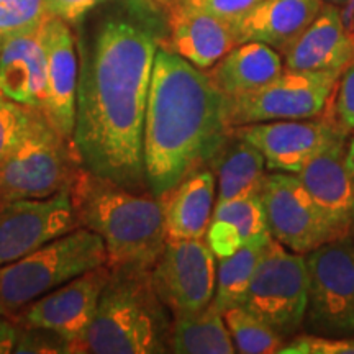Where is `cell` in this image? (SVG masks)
Instances as JSON below:
<instances>
[{"label": "cell", "mask_w": 354, "mask_h": 354, "mask_svg": "<svg viewBox=\"0 0 354 354\" xmlns=\"http://www.w3.org/2000/svg\"><path fill=\"white\" fill-rule=\"evenodd\" d=\"M158 39L127 19H107L82 48L73 146L94 174L130 190L146 184L145 117Z\"/></svg>", "instance_id": "cell-1"}, {"label": "cell", "mask_w": 354, "mask_h": 354, "mask_svg": "<svg viewBox=\"0 0 354 354\" xmlns=\"http://www.w3.org/2000/svg\"><path fill=\"white\" fill-rule=\"evenodd\" d=\"M232 131L228 97L209 73L158 46L145 117V174L154 197L209 166Z\"/></svg>", "instance_id": "cell-2"}, {"label": "cell", "mask_w": 354, "mask_h": 354, "mask_svg": "<svg viewBox=\"0 0 354 354\" xmlns=\"http://www.w3.org/2000/svg\"><path fill=\"white\" fill-rule=\"evenodd\" d=\"M71 202L79 225L104 241L109 268L153 269L167 240L158 197L141 196L81 166Z\"/></svg>", "instance_id": "cell-3"}, {"label": "cell", "mask_w": 354, "mask_h": 354, "mask_svg": "<svg viewBox=\"0 0 354 354\" xmlns=\"http://www.w3.org/2000/svg\"><path fill=\"white\" fill-rule=\"evenodd\" d=\"M172 312L159 299L151 269L110 268V279L91 325L73 344V353H169Z\"/></svg>", "instance_id": "cell-4"}, {"label": "cell", "mask_w": 354, "mask_h": 354, "mask_svg": "<svg viewBox=\"0 0 354 354\" xmlns=\"http://www.w3.org/2000/svg\"><path fill=\"white\" fill-rule=\"evenodd\" d=\"M105 264L107 251L99 234L82 227L63 234L24 258L0 266V315L13 317L71 279Z\"/></svg>", "instance_id": "cell-5"}, {"label": "cell", "mask_w": 354, "mask_h": 354, "mask_svg": "<svg viewBox=\"0 0 354 354\" xmlns=\"http://www.w3.org/2000/svg\"><path fill=\"white\" fill-rule=\"evenodd\" d=\"M81 166L73 143L35 109L28 131L0 162V207L71 189Z\"/></svg>", "instance_id": "cell-6"}, {"label": "cell", "mask_w": 354, "mask_h": 354, "mask_svg": "<svg viewBox=\"0 0 354 354\" xmlns=\"http://www.w3.org/2000/svg\"><path fill=\"white\" fill-rule=\"evenodd\" d=\"M308 272L302 331L308 335L354 336V236L331 240L305 254Z\"/></svg>", "instance_id": "cell-7"}, {"label": "cell", "mask_w": 354, "mask_h": 354, "mask_svg": "<svg viewBox=\"0 0 354 354\" xmlns=\"http://www.w3.org/2000/svg\"><path fill=\"white\" fill-rule=\"evenodd\" d=\"M307 292L305 254L287 250L272 238L240 307L271 325L287 342L302 333Z\"/></svg>", "instance_id": "cell-8"}, {"label": "cell", "mask_w": 354, "mask_h": 354, "mask_svg": "<svg viewBox=\"0 0 354 354\" xmlns=\"http://www.w3.org/2000/svg\"><path fill=\"white\" fill-rule=\"evenodd\" d=\"M342 73L287 71L251 94L228 99L230 127L313 118L328 112Z\"/></svg>", "instance_id": "cell-9"}, {"label": "cell", "mask_w": 354, "mask_h": 354, "mask_svg": "<svg viewBox=\"0 0 354 354\" xmlns=\"http://www.w3.org/2000/svg\"><path fill=\"white\" fill-rule=\"evenodd\" d=\"M261 201L269 234L294 253L307 254L344 236L318 209L295 174L269 172L261 189Z\"/></svg>", "instance_id": "cell-10"}, {"label": "cell", "mask_w": 354, "mask_h": 354, "mask_svg": "<svg viewBox=\"0 0 354 354\" xmlns=\"http://www.w3.org/2000/svg\"><path fill=\"white\" fill-rule=\"evenodd\" d=\"M159 299L172 315L205 308L215 297L216 258L203 240L167 238L151 269Z\"/></svg>", "instance_id": "cell-11"}, {"label": "cell", "mask_w": 354, "mask_h": 354, "mask_svg": "<svg viewBox=\"0 0 354 354\" xmlns=\"http://www.w3.org/2000/svg\"><path fill=\"white\" fill-rule=\"evenodd\" d=\"M232 130L263 153L269 171L290 174H297L325 146L349 136L330 110L320 117L253 123Z\"/></svg>", "instance_id": "cell-12"}, {"label": "cell", "mask_w": 354, "mask_h": 354, "mask_svg": "<svg viewBox=\"0 0 354 354\" xmlns=\"http://www.w3.org/2000/svg\"><path fill=\"white\" fill-rule=\"evenodd\" d=\"M77 228L81 225L71 202V189L46 198L0 207V266L24 258Z\"/></svg>", "instance_id": "cell-13"}, {"label": "cell", "mask_w": 354, "mask_h": 354, "mask_svg": "<svg viewBox=\"0 0 354 354\" xmlns=\"http://www.w3.org/2000/svg\"><path fill=\"white\" fill-rule=\"evenodd\" d=\"M109 279V266H99L25 305L10 318L17 325L53 331L74 344L91 325Z\"/></svg>", "instance_id": "cell-14"}, {"label": "cell", "mask_w": 354, "mask_h": 354, "mask_svg": "<svg viewBox=\"0 0 354 354\" xmlns=\"http://www.w3.org/2000/svg\"><path fill=\"white\" fill-rule=\"evenodd\" d=\"M46 57V88L41 112L55 130L73 143L76 123L77 55L69 24L50 17L39 28Z\"/></svg>", "instance_id": "cell-15"}, {"label": "cell", "mask_w": 354, "mask_h": 354, "mask_svg": "<svg viewBox=\"0 0 354 354\" xmlns=\"http://www.w3.org/2000/svg\"><path fill=\"white\" fill-rule=\"evenodd\" d=\"M169 43L166 48L202 71H209L238 43L236 26L183 0L167 10Z\"/></svg>", "instance_id": "cell-16"}, {"label": "cell", "mask_w": 354, "mask_h": 354, "mask_svg": "<svg viewBox=\"0 0 354 354\" xmlns=\"http://www.w3.org/2000/svg\"><path fill=\"white\" fill-rule=\"evenodd\" d=\"M346 138H339L317 153L297 174L308 196L342 234L351 230L354 179L346 166Z\"/></svg>", "instance_id": "cell-17"}, {"label": "cell", "mask_w": 354, "mask_h": 354, "mask_svg": "<svg viewBox=\"0 0 354 354\" xmlns=\"http://www.w3.org/2000/svg\"><path fill=\"white\" fill-rule=\"evenodd\" d=\"M281 56L287 71L343 73L354 61V37L344 28L338 7L325 3Z\"/></svg>", "instance_id": "cell-18"}, {"label": "cell", "mask_w": 354, "mask_h": 354, "mask_svg": "<svg viewBox=\"0 0 354 354\" xmlns=\"http://www.w3.org/2000/svg\"><path fill=\"white\" fill-rule=\"evenodd\" d=\"M158 198L165 214L167 238L203 240L216 202L214 171L209 166L198 167Z\"/></svg>", "instance_id": "cell-19"}, {"label": "cell", "mask_w": 354, "mask_h": 354, "mask_svg": "<svg viewBox=\"0 0 354 354\" xmlns=\"http://www.w3.org/2000/svg\"><path fill=\"white\" fill-rule=\"evenodd\" d=\"M323 0H263L234 24L238 43L259 41L282 55L317 19Z\"/></svg>", "instance_id": "cell-20"}, {"label": "cell", "mask_w": 354, "mask_h": 354, "mask_svg": "<svg viewBox=\"0 0 354 354\" xmlns=\"http://www.w3.org/2000/svg\"><path fill=\"white\" fill-rule=\"evenodd\" d=\"M46 88V57L35 33L12 35L0 46V92L17 104L41 109Z\"/></svg>", "instance_id": "cell-21"}, {"label": "cell", "mask_w": 354, "mask_h": 354, "mask_svg": "<svg viewBox=\"0 0 354 354\" xmlns=\"http://www.w3.org/2000/svg\"><path fill=\"white\" fill-rule=\"evenodd\" d=\"M282 73L284 61L281 53L259 41L236 44L209 69L210 79L228 99L251 94Z\"/></svg>", "instance_id": "cell-22"}, {"label": "cell", "mask_w": 354, "mask_h": 354, "mask_svg": "<svg viewBox=\"0 0 354 354\" xmlns=\"http://www.w3.org/2000/svg\"><path fill=\"white\" fill-rule=\"evenodd\" d=\"M209 167L216 179V202H227L261 194L266 180L263 153L233 130L216 151Z\"/></svg>", "instance_id": "cell-23"}, {"label": "cell", "mask_w": 354, "mask_h": 354, "mask_svg": "<svg viewBox=\"0 0 354 354\" xmlns=\"http://www.w3.org/2000/svg\"><path fill=\"white\" fill-rule=\"evenodd\" d=\"M268 232L261 194L215 203L205 241L221 259Z\"/></svg>", "instance_id": "cell-24"}, {"label": "cell", "mask_w": 354, "mask_h": 354, "mask_svg": "<svg viewBox=\"0 0 354 354\" xmlns=\"http://www.w3.org/2000/svg\"><path fill=\"white\" fill-rule=\"evenodd\" d=\"M169 353L233 354L236 353L225 323L223 312L212 302L194 313L172 315Z\"/></svg>", "instance_id": "cell-25"}, {"label": "cell", "mask_w": 354, "mask_h": 354, "mask_svg": "<svg viewBox=\"0 0 354 354\" xmlns=\"http://www.w3.org/2000/svg\"><path fill=\"white\" fill-rule=\"evenodd\" d=\"M271 240L272 236L269 232H266L240 248L236 253L218 259L215 297L212 302L220 312H225L234 305H240L243 295H245L251 279L254 276L256 268H258Z\"/></svg>", "instance_id": "cell-26"}, {"label": "cell", "mask_w": 354, "mask_h": 354, "mask_svg": "<svg viewBox=\"0 0 354 354\" xmlns=\"http://www.w3.org/2000/svg\"><path fill=\"white\" fill-rule=\"evenodd\" d=\"M225 323L240 354H279L286 339L246 308L234 305L223 312Z\"/></svg>", "instance_id": "cell-27"}, {"label": "cell", "mask_w": 354, "mask_h": 354, "mask_svg": "<svg viewBox=\"0 0 354 354\" xmlns=\"http://www.w3.org/2000/svg\"><path fill=\"white\" fill-rule=\"evenodd\" d=\"M50 17L44 0H0V35L35 33Z\"/></svg>", "instance_id": "cell-28"}, {"label": "cell", "mask_w": 354, "mask_h": 354, "mask_svg": "<svg viewBox=\"0 0 354 354\" xmlns=\"http://www.w3.org/2000/svg\"><path fill=\"white\" fill-rule=\"evenodd\" d=\"M35 107L17 104L0 92V162L10 154L28 131Z\"/></svg>", "instance_id": "cell-29"}, {"label": "cell", "mask_w": 354, "mask_h": 354, "mask_svg": "<svg viewBox=\"0 0 354 354\" xmlns=\"http://www.w3.org/2000/svg\"><path fill=\"white\" fill-rule=\"evenodd\" d=\"M279 354H354V336L333 338V336L297 335L287 339Z\"/></svg>", "instance_id": "cell-30"}, {"label": "cell", "mask_w": 354, "mask_h": 354, "mask_svg": "<svg viewBox=\"0 0 354 354\" xmlns=\"http://www.w3.org/2000/svg\"><path fill=\"white\" fill-rule=\"evenodd\" d=\"M330 112L348 135H354V61L343 71L336 82Z\"/></svg>", "instance_id": "cell-31"}, {"label": "cell", "mask_w": 354, "mask_h": 354, "mask_svg": "<svg viewBox=\"0 0 354 354\" xmlns=\"http://www.w3.org/2000/svg\"><path fill=\"white\" fill-rule=\"evenodd\" d=\"M20 326V325H19ZM13 353H38V354H56V353H73V344L63 336L53 331L41 328H28L20 326L19 342L15 344Z\"/></svg>", "instance_id": "cell-32"}, {"label": "cell", "mask_w": 354, "mask_h": 354, "mask_svg": "<svg viewBox=\"0 0 354 354\" xmlns=\"http://www.w3.org/2000/svg\"><path fill=\"white\" fill-rule=\"evenodd\" d=\"M183 2L198 8V10L236 24L241 17L253 10L263 0H183Z\"/></svg>", "instance_id": "cell-33"}, {"label": "cell", "mask_w": 354, "mask_h": 354, "mask_svg": "<svg viewBox=\"0 0 354 354\" xmlns=\"http://www.w3.org/2000/svg\"><path fill=\"white\" fill-rule=\"evenodd\" d=\"M109 2L113 0H44L50 15L64 20L69 25H77L88 12Z\"/></svg>", "instance_id": "cell-34"}, {"label": "cell", "mask_w": 354, "mask_h": 354, "mask_svg": "<svg viewBox=\"0 0 354 354\" xmlns=\"http://www.w3.org/2000/svg\"><path fill=\"white\" fill-rule=\"evenodd\" d=\"M19 335L20 326L10 317L0 315V354L13 353Z\"/></svg>", "instance_id": "cell-35"}, {"label": "cell", "mask_w": 354, "mask_h": 354, "mask_svg": "<svg viewBox=\"0 0 354 354\" xmlns=\"http://www.w3.org/2000/svg\"><path fill=\"white\" fill-rule=\"evenodd\" d=\"M135 2L141 3V6H145L146 8H151V10H156V12L165 10V12H167L172 3L176 2V0H135Z\"/></svg>", "instance_id": "cell-36"}, {"label": "cell", "mask_w": 354, "mask_h": 354, "mask_svg": "<svg viewBox=\"0 0 354 354\" xmlns=\"http://www.w3.org/2000/svg\"><path fill=\"white\" fill-rule=\"evenodd\" d=\"M346 166L349 172H351L353 179H354V138L348 143L346 148Z\"/></svg>", "instance_id": "cell-37"}, {"label": "cell", "mask_w": 354, "mask_h": 354, "mask_svg": "<svg viewBox=\"0 0 354 354\" xmlns=\"http://www.w3.org/2000/svg\"><path fill=\"white\" fill-rule=\"evenodd\" d=\"M323 2H325V3H330V6L339 7V6H343L344 0H323Z\"/></svg>", "instance_id": "cell-38"}, {"label": "cell", "mask_w": 354, "mask_h": 354, "mask_svg": "<svg viewBox=\"0 0 354 354\" xmlns=\"http://www.w3.org/2000/svg\"><path fill=\"white\" fill-rule=\"evenodd\" d=\"M349 233L354 236V203H353V214H351V230H349Z\"/></svg>", "instance_id": "cell-39"}, {"label": "cell", "mask_w": 354, "mask_h": 354, "mask_svg": "<svg viewBox=\"0 0 354 354\" xmlns=\"http://www.w3.org/2000/svg\"><path fill=\"white\" fill-rule=\"evenodd\" d=\"M2 43H3V38H2V35H0V46H2Z\"/></svg>", "instance_id": "cell-40"}]
</instances>
